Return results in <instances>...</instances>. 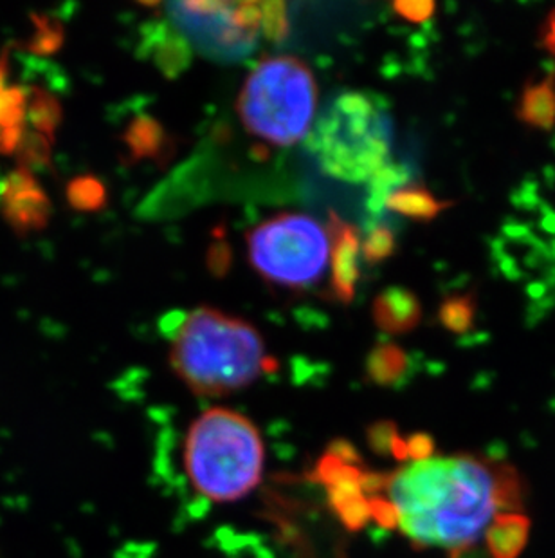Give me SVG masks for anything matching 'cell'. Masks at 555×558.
<instances>
[{
    "mask_svg": "<svg viewBox=\"0 0 555 558\" xmlns=\"http://www.w3.org/2000/svg\"><path fill=\"white\" fill-rule=\"evenodd\" d=\"M393 11L404 21L414 22V24H424L431 21L435 15L436 4L430 0H419V2H395Z\"/></svg>",
    "mask_w": 555,
    "mask_h": 558,
    "instance_id": "22",
    "label": "cell"
},
{
    "mask_svg": "<svg viewBox=\"0 0 555 558\" xmlns=\"http://www.w3.org/2000/svg\"><path fill=\"white\" fill-rule=\"evenodd\" d=\"M372 318L373 324L386 335H406L419 327L422 304L408 288L390 286L373 299Z\"/></svg>",
    "mask_w": 555,
    "mask_h": 558,
    "instance_id": "9",
    "label": "cell"
},
{
    "mask_svg": "<svg viewBox=\"0 0 555 558\" xmlns=\"http://www.w3.org/2000/svg\"><path fill=\"white\" fill-rule=\"evenodd\" d=\"M172 26L189 46L215 62H242L255 53L262 2H170Z\"/></svg>",
    "mask_w": 555,
    "mask_h": 558,
    "instance_id": "7",
    "label": "cell"
},
{
    "mask_svg": "<svg viewBox=\"0 0 555 558\" xmlns=\"http://www.w3.org/2000/svg\"><path fill=\"white\" fill-rule=\"evenodd\" d=\"M516 117L534 131L551 132L555 126V73L532 80L519 96Z\"/></svg>",
    "mask_w": 555,
    "mask_h": 558,
    "instance_id": "12",
    "label": "cell"
},
{
    "mask_svg": "<svg viewBox=\"0 0 555 558\" xmlns=\"http://www.w3.org/2000/svg\"><path fill=\"white\" fill-rule=\"evenodd\" d=\"M22 98L18 90L8 89L0 71V143L11 145L15 142L21 120Z\"/></svg>",
    "mask_w": 555,
    "mask_h": 558,
    "instance_id": "19",
    "label": "cell"
},
{
    "mask_svg": "<svg viewBox=\"0 0 555 558\" xmlns=\"http://www.w3.org/2000/svg\"><path fill=\"white\" fill-rule=\"evenodd\" d=\"M249 263L269 284L307 290L323 279L331 263L326 228L314 217L280 214L247 233Z\"/></svg>",
    "mask_w": 555,
    "mask_h": 558,
    "instance_id": "6",
    "label": "cell"
},
{
    "mask_svg": "<svg viewBox=\"0 0 555 558\" xmlns=\"http://www.w3.org/2000/svg\"><path fill=\"white\" fill-rule=\"evenodd\" d=\"M227 266H230V252L225 248V244H222V248L219 250V253L211 252L210 268L213 269L215 274L222 275L225 274Z\"/></svg>",
    "mask_w": 555,
    "mask_h": 558,
    "instance_id": "24",
    "label": "cell"
},
{
    "mask_svg": "<svg viewBox=\"0 0 555 558\" xmlns=\"http://www.w3.org/2000/svg\"><path fill=\"white\" fill-rule=\"evenodd\" d=\"M326 233L331 241L329 290L334 301L348 306L356 299L357 282L361 279V233L335 211H331Z\"/></svg>",
    "mask_w": 555,
    "mask_h": 558,
    "instance_id": "8",
    "label": "cell"
},
{
    "mask_svg": "<svg viewBox=\"0 0 555 558\" xmlns=\"http://www.w3.org/2000/svg\"><path fill=\"white\" fill-rule=\"evenodd\" d=\"M397 252V239L392 228L386 225H378L367 233L361 241V257L370 266L384 263Z\"/></svg>",
    "mask_w": 555,
    "mask_h": 558,
    "instance_id": "18",
    "label": "cell"
},
{
    "mask_svg": "<svg viewBox=\"0 0 555 558\" xmlns=\"http://www.w3.org/2000/svg\"><path fill=\"white\" fill-rule=\"evenodd\" d=\"M269 362L257 327L213 307L184 316L170 349L173 373L202 398H225L246 389Z\"/></svg>",
    "mask_w": 555,
    "mask_h": 558,
    "instance_id": "2",
    "label": "cell"
},
{
    "mask_svg": "<svg viewBox=\"0 0 555 558\" xmlns=\"http://www.w3.org/2000/svg\"><path fill=\"white\" fill-rule=\"evenodd\" d=\"M518 470L480 453L404 461L375 483L373 521L395 527L419 549H444L453 557L471 551L507 511H523Z\"/></svg>",
    "mask_w": 555,
    "mask_h": 558,
    "instance_id": "1",
    "label": "cell"
},
{
    "mask_svg": "<svg viewBox=\"0 0 555 558\" xmlns=\"http://www.w3.org/2000/svg\"><path fill=\"white\" fill-rule=\"evenodd\" d=\"M148 57L168 78H177L192 62V46L173 26L153 24L145 37Z\"/></svg>",
    "mask_w": 555,
    "mask_h": 558,
    "instance_id": "10",
    "label": "cell"
},
{
    "mask_svg": "<svg viewBox=\"0 0 555 558\" xmlns=\"http://www.w3.org/2000/svg\"><path fill=\"white\" fill-rule=\"evenodd\" d=\"M318 82L296 57H269L252 69L242 87L236 112L247 132L276 147H291L316 122Z\"/></svg>",
    "mask_w": 555,
    "mask_h": 558,
    "instance_id": "5",
    "label": "cell"
},
{
    "mask_svg": "<svg viewBox=\"0 0 555 558\" xmlns=\"http://www.w3.org/2000/svg\"><path fill=\"white\" fill-rule=\"evenodd\" d=\"M71 201L82 210H98L106 205V186L95 178H82L74 181L69 190Z\"/></svg>",
    "mask_w": 555,
    "mask_h": 558,
    "instance_id": "20",
    "label": "cell"
},
{
    "mask_svg": "<svg viewBox=\"0 0 555 558\" xmlns=\"http://www.w3.org/2000/svg\"><path fill=\"white\" fill-rule=\"evenodd\" d=\"M260 32H262L269 40H282V38L287 37V4H283V2H262Z\"/></svg>",
    "mask_w": 555,
    "mask_h": 558,
    "instance_id": "21",
    "label": "cell"
},
{
    "mask_svg": "<svg viewBox=\"0 0 555 558\" xmlns=\"http://www.w3.org/2000/svg\"><path fill=\"white\" fill-rule=\"evenodd\" d=\"M409 356L397 343H379L368 353L365 373L372 384L392 387L406 376Z\"/></svg>",
    "mask_w": 555,
    "mask_h": 558,
    "instance_id": "15",
    "label": "cell"
},
{
    "mask_svg": "<svg viewBox=\"0 0 555 558\" xmlns=\"http://www.w3.org/2000/svg\"><path fill=\"white\" fill-rule=\"evenodd\" d=\"M451 206L453 201L439 199L428 186L415 181L393 190L388 199L384 201V208L417 222L435 221L436 217Z\"/></svg>",
    "mask_w": 555,
    "mask_h": 558,
    "instance_id": "14",
    "label": "cell"
},
{
    "mask_svg": "<svg viewBox=\"0 0 555 558\" xmlns=\"http://www.w3.org/2000/svg\"><path fill=\"white\" fill-rule=\"evenodd\" d=\"M541 46L555 59V10L546 16L545 24L541 27Z\"/></svg>",
    "mask_w": 555,
    "mask_h": 558,
    "instance_id": "23",
    "label": "cell"
},
{
    "mask_svg": "<svg viewBox=\"0 0 555 558\" xmlns=\"http://www.w3.org/2000/svg\"><path fill=\"white\" fill-rule=\"evenodd\" d=\"M543 225H545V228L546 230H548V232L555 233V216L546 217L545 222H543Z\"/></svg>",
    "mask_w": 555,
    "mask_h": 558,
    "instance_id": "25",
    "label": "cell"
},
{
    "mask_svg": "<svg viewBox=\"0 0 555 558\" xmlns=\"http://www.w3.org/2000/svg\"><path fill=\"white\" fill-rule=\"evenodd\" d=\"M123 140L134 161L150 159L164 165L175 153V137L164 129L163 123L152 117L134 118Z\"/></svg>",
    "mask_w": 555,
    "mask_h": 558,
    "instance_id": "11",
    "label": "cell"
},
{
    "mask_svg": "<svg viewBox=\"0 0 555 558\" xmlns=\"http://www.w3.org/2000/svg\"><path fill=\"white\" fill-rule=\"evenodd\" d=\"M307 145L326 175L365 183L388 163L392 118L378 96L343 93L316 120Z\"/></svg>",
    "mask_w": 555,
    "mask_h": 558,
    "instance_id": "4",
    "label": "cell"
},
{
    "mask_svg": "<svg viewBox=\"0 0 555 558\" xmlns=\"http://www.w3.org/2000/svg\"><path fill=\"white\" fill-rule=\"evenodd\" d=\"M529 537V517L523 511H507L491 522L482 544L491 558H518L523 554Z\"/></svg>",
    "mask_w": 555,
    "mask_h": 558,
    "instance_id": "13",
    "label": "cell"
},
{
    "mask_svg": "<svg viewBox=\"0 0 555 558\" xmlns=\"http://www.w3.org/2000/svg\"><path fill=\"white\" fill-rule=\"evenodd\" d=\"M477 296L472 293L445 296L439 307V322L445 331L453 335H467L477 322Z\"/></svg>",
    "mask_w": 555,
    "mask_h": 558,
    "instance_id": "16",
    "label": "cell"
},
{
    "mask_svg": "<svg viewBox=\"0 0 555 558\" xmlns=\"http://www.w3.org/2000/svg\"><path fill=\"white\" fill-rule=\"evenodd\" d=\"M409 172L406 167L397 163H386L378 174L373 175L370 183V192H368V208L372 211H381L384 208V201L388 199V195L398 186L409 183Z\"/></svg>",
    "mask_w": 555,
    "mask_h": 558,
    "instance_id": "17",
    "label": "cell"
},
{
    "mask_svg": "<svg viewBox=\"0 0 555 558\" xmlns=\"http://www.w3.org/2000/svg\"><path fill=\"white\" fill-rule=\"evenodd\" d=\"M183 461L194 490L210 502L225 505L257 490L266 466V445L249 417L213 407L188 428Z\"/></svg>",
    "mask_w": 555,
    "mask_h": 558,
    "instance_id": "3",
    "label": "cell"
}]
</instances>
